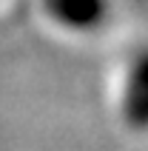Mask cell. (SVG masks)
I'll return each instance as SVG.
<instances>
[{
  "mask_svg": "<svg viewBox=\"0 0 148 151\" xmlns=\"http://www.w3.org/2000/svg\"><path fill=\"white\" fill-rule=\"evenodd\" d=\"M120 120L137 134H148V49L137 51L125 68L120 91Z\"/></svg>",
  "mask_w": 148,
  "mask_h": 151,
  "instance_id": "cell-1",
  "label": "cell"
},
{
  "mask_svg": "<svg viewBox=\"0 0 148 151\" xmlns=\"http://www.w3.org/2000/svg\"><path fill=\"white\" fill-rule=\"evenodd\" d=\"M43 12L66 32H94L108 14V0H43Z\"/></svg>",
  "mask_w": 148,
  "mask_h": 151,
  "instance_id": "cell-2",
  "label": "cell"
}]
</instances>
